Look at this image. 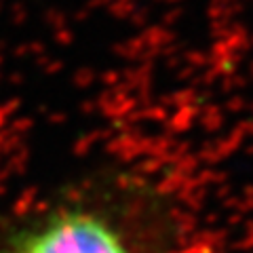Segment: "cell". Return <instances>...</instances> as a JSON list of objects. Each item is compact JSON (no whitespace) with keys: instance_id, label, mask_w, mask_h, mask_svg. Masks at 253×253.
<instances>
[{"instance_id":"obj_1","label":"cell","mask_w":253,"mask_h":253,"mask_svg":"<svg viewBox=\"0 0 253 253\" xmlns=\"http://www.w3.org/2000/svg\"><path fill=\"white\" fill-rule=\"evenodd\" d=\"M0 253H194V245L163 181L131 167H99L6 211Z\"/></svg>"}]
</instances>
